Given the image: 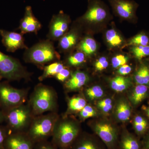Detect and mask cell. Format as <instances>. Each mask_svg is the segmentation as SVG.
<instances>
[{
  "instance_id": "d6986e66",
  "label": "cell",
  "mask_w": 149,
  "mask_h": 149,
  "mask_svg": "<svg viewBox=\"0 0 149 149\" xmlns=\"http://www.w3.org/2000/svg\"><path fill=\"white\" fill-rule=\"evenodd\" d=\"M87 104L86 100L82 96H75L68 99L67 110L63 116L79 113Z\"/></svg>"
},
{
  "instance_id": "74e56055",
  "label": "cell",
  "mask_w": 149,
  "mask_h": 149,
  "mask_svg": "<svg viewBox=\"0 0 149 149\" xmlns=\"http://www.w3.org/2000/svg\"><path fill=\"white\" fill-rule=\"evenodd\" d=\"M34 149H59L52 142L48 141H42L35 144Z\"/></svg>"
},
{
  "instance_id": "60d3db41",
  "label": "cell",
  "mask_w": 149,
  "mask_h": 149,
  "mask_svg": "<svg viewBox=\"0 0 149 149\" xmlns=\"http://www.w3.org/2000/svg\"><path fill=\"white\" fill-rule=\"evenodd\" d=\"M5 121L4 113L1 109L0 108V125Z\"/></svg>"
},
{
  "instance_id": "277c9868",
  "label": "cell",
  "mask_w": 149,
  "mask_h": 149,
  "mask_svg": "<svg viewBox=\"0 0 149 149\" xmlns=\"http://www.w3.org/2000/svg\"><path fill=\"white\" fill-rule=\"evenodd\" d=\"M60 56L56 51L54 43L49 40L37 43L26 49L24 55V61L44 68L45 65L59 61Z\"/></svg>"
},
{
  "instance_id": "7c38bea8",
  "label": "cell",
  "mask_w": 149,
  "mask_h": 149,
  "mask_svg": "<svg viewBox=\"0 0 149 149\" xmlns=\"http://www.w3.org/2000/svg\"><path fill=\"white\" fill-rule=\"evenodd\" d=\"M0 35L2 37V42L8 52H14L20 49H28L24 43L23 34L21 33L1 29Z\"/></svg>"
},
{
  "instance_id": "603a6c76",
  "label": "cell",
  "mask_w": 149,
  "mask_h": 149,
  "mask_svg": "<svg viewBox=\"0 0 149 149\" xmlns=\"http://www.w3.org/2000/svg\"><path fill=\"white\" fill-rule=\"evenodd\" d=\"M132 85L131 79L129 77L118 76L113 78L110 82V86L113 91L117 93L124 92Z\"/></svg>"
},
{
  "instance_id": "44dd1931",
  "label": "cell",
  "mask_w": 149,
  "mask_h": 149,
  "mask_svg": "<svg viewBox=\"0 0 149 149\" xmlns=\"http://www.w3.org/2000/svg\"><path fill=\"white\" fill-rule=\"evenodd\" d=\"M149 90L148 86L147 85H136L130 96V100L131 103L135 106L141 103L147 97Z\"/></svg>"
},
{
  "instance_id": "f1b7e54d",
  "label": "cell",
  "mask_w": 149,
  "mask_h": 149,
  "mask_svg": "<svg viewBox=\"0 0 149 149\" xmlns=\"http://www.w3.org/2000/svg\"><path fill=\"white\" fill-rule=\"evenodd\" d=\"M85 60V54L83 52H77L67 59L68 63L73 67L80 66L84 63Z\"/></svg>"
},
{
  "instance_id": "e575fe53",
  "label": "cell",
  "mask_w": 149,
  "mask_h": 149,
  "mask_svg": "<svg viewBox=\"0 0 149 149\" xmlns=\"http://www.w3.org/2000/svg\"><path fill=\"white\" fill-rule=\"evenodd\" d=\"M71 74L70 70L65 66L56 74L55 78L59 82L64 83L68 80Z\"/></svg>"
},
{
  "instance_id": "ac0fdd59",
  "label": "cell",
  "mask_w": 149,
  "mask_h": 149,
  "mask_svg": "<svg viewBox=\"0 0 149 149\" xmlns=\"http://www.w3.org/2000/svg\"><path fill=\"white\" fill-rule=\"evenodd\" d=\"M131 114V107L128 101L124 99L119 100L115 109L116 119L120 122H126L130 119Z\"/></svg>"
},
{
  "instance_id": "9a60e30c",
  "label": "cell",
  "mask_w": 149,
  "mask_h": 149,
  "mask_svg": "<svg viewBox=\"0 0 149 149\" xmlns=\"http://www.w3.org/2000/svg\"><path fill=\"white\" fill-rule=\"evenodd\" d=\"M104 143L91 135L81 133L68 149H107Z\"/></svg>"
},
{
  "instance_id": "d6a6232c",
  "label": "cell",
  "mask_w": 149,
  "mask_h": 149,
  "mask_svg": "<svg viewBox=\"0 0 149 149\" xmlns=\"http://www.w3.org/2000/svg\"><path fill=\"white\" fill-rule=\"evenodd\" d=\"M97 112L94 108L89 105H86L84 108L79 113L80 120H83L87 118L96 116Z\"/></svg>"
},
{
  "instance_id": "ffe728a7",
  "label": "cell",
  "mask_w": 149,
  "mask_h": 149,
  "mask_svg": "<svg viewBox=\"0 0 149 149\" xmlns=\"http://www.w3.org/2000/svg\"><path fill=\"white\" fill-rule=\"evenodd\" d=\"M78 40L77 32L74 30L65 33L59 40L58 47L63 51L69 50L77 44Z\"/></svg>"
},
{
  "instance_id": "f35d334b",
  "label": "cell",
  "mask_w": 149,
  "mask_h": 149,
  "mask_svg": "<svg viewBox=\"0 0 149 149\" xmlns=\"http://www.w3.org/2000/svg\"><path fill=\"white\" fill-rule=\"evenodd\" d=\"M132 68L130 65L125 64L118 68L117 72L120 75H125L129 74L132 71Z\"/></svg>"
},
{
  "instance_id": "ab89813d",
  "label": "cell",
  "mask_w": 149,
  "mask_h": 149,
  "mask_svg": "<svg viewBox=\"0 0 149 149\" xmlns=\"http://www.w3.org/2000/svg\"><path fill=\"white\" fill-rule=\"evenodd\" d=\"M142 142V149H149V131L143 136Z\"/></svg>"
},
{
  "instance_id": "52a82bcc",
  "label": "cell",
  "mask_w": 149,
  "mask_h": 149,
  "mask_svg": "<svg viewBox=\"0 0 149 149\" xmlns=\"http://www.w3.org/2000/svg\"><path fill=\"white\" fill-rule=\"evenodd\" d=\"M28 92L29 89H17L7 82L0 83V108L6 111L25 104Z\"/></svg>"
},
{
  "instance_id": "5bb4252c",
  "label": "cell",
  "mask_w": 149,
  "mask_h": 149,
  "mask_svg": "<svg viewBox=\"0 0 149 149\" xmlns=\"http://www.w3.org/2000/svg\"><path fill=\"white\" fill-rule=\"evenodd\" d=\"M42 24L33 14L32 8L27 6L25 8L24 17L20 21L19 28L22 34H36L41 29Z\"/></svg>"
},
{
  "instance_id": "484cf974",
  "label": "cell",
  "mask_w": 149,
  "mask_h": 149,
  "mask_svg": "<svg viewBox=\"0 0 149 149\" xmlns=\"http://www.w3.org/2000/svg\"><path fill=\"white\" fill-rule=\"evenodd\" d=\"M147 120L141 115L135 116L133 120V128L139 136H144L146 133L148 128Z\"/></svg>"
},
{
  "instance_id": "f546056e",
  "label": "cell",
  "mask_w": 149,
  "mask_h": 149,
  "mask_svg": "<svg viewBox=\"0 0 149 149\" xmlns=\"http://www.w3.org/2000/svg\"><path fill=\"white\" fill-rule=\"evenodd\" d=\"M149 38L144 34H140L132 38L128 43V45L133 46L148 45Z\"/></svg>"
},
{
  "instance_id": "8992f818",
  "label": "cell",
  "mask_w": 149,
  "mask_h": 149,
  "mask_svg": "<svg viewBox=\"0 0 149 149\" xmlns=\"http://www.w3.org/2000/svg\"><path fill=\"white\" fill-rule=\"evenodd\" d=\"M0 72L3 78L9 81L29 80L31 74L18 60L0 51Z\"/></svg>"
},
{
  "instance_id": "7a4b0ae2",
  "label": "cell",
  "mask_w": 149,
  "mask_h": 149,
  "mask_svg": "<svg viewBox=\"0 0 149 149\" xmlns=\"http://www.w3.org/2000/svg\"><path fill=\"white\" fill-rule=\"evenodd\" d=\"M81 133L77 120L67 116L59 118L56 123L51 142L59 149H68Z\"/></svg>"
},
{
  "instance_id": "83f0119b",
  "label": "cell",
  "mask_w": 149,
  "mask_h": 149,
  "mask_svg": "<svg viewBox=\"0 0 149 149\" xmlns=\"http://www.w3.org/2000/svg\"><path fill=\"white\" fill-rule=\"evenodd\" d=\"M85 93L86 97L92 101L101 98L104 95L103 90L99 85H95L87 88Z\"/></svg>"
},
{
  "instance_id": "d4e9b609",
  "label": "cell",
  "mask_w": 149,
  "mask_h": 149,
  "mask_svg": "<svg viewBox=\"0 0 149 149\" xmlns=\"http://www.w3.org/2000/svg\"><path fill=\"white\" fill-rule=\"evenodd\" d=\"M134 80L137 85L149 86V68L146 65H142L134 75Z\"/></svg>"
},
{
  "instance_id": "4fadbf2b",
  "label": "cell",
  "mask_w": 149,
  "mask_h": 149,
  "mask_svg": "<svg viewBox=\"0 0 149 149\" xmlns=\"http://www.w3.org/2000/svg\"><path fill=\"white\" fill-rule=\"evenodd\" d=\"M114 13L123 19L135 17L138 5L130 0H109Z\"/></svg>"
},
{
  "instance_id": "3957f363",
  "label": "cell",
  "mask_w": 149,
  "mask_h": 149,
  "mask_svg": "<svg viewBox=\"0 0 149 149\" xmlns=\"http://www.w3.org/2000/svg\"><path fill=\"white\" fill-rule=\"evenodd\" d=\"M57 112L35 116L26 133L35 144L52 138L56 123L60 117Z\"/></svg>"
},
{
  "instance_id": "b9f144b4",
  "label": "cell",
  "mask_w": 149,
  "mask_h": 149,
  "mask_svg": "<svg viewBox=\"0 0 149 149\" xmlns=\"http://www.w3.org/2000/svg\"><path fill=\"white\" fill-rule=\"evenodd\" d=\"M146 113L147 115H148V116L149 117V108L146 109Z\"/></svg>"
},
{
  "instance_id": "30bf717a",
  "label": "cell",
  "mask_w": 149,
  "mask_h": 149,
  "mask_svg": "<svg viewBox=\"0 0 149 149\" xmlns=\"http://www.w3.org/2000/svg\"><path fill=\"white\" fill-rule=\"evenodd\" d=\"M108 15V9L103 3L100 0H90L88 10L81 19L86 22L97 23L103 21Z\"/></svg>"
},
{
  "instance_id": "5b68a950",
  "label": "cell",
  "mask_w": 149,
  "mask_h": 149,
  "mask_svg": "<svg viewBox=\"0 0 149 149\" xmlns=\"http://www.w3.org/2000/svg\"><path fill=\"white\" fill-rule=\"evenodd\" d=\"M3 111L10 133L26 132L35 117L28 103Z\"/></svg>"
},
{
  "instance_id": "2e32d148",
  "label": "cell",
  "mask_w": 149,
  "mask_h": 149,
  "mask_svg": "<svg viewBox=\"0 0 149 149\" xmlns=\"http://www.w3.org/2000/svg\"><path fill=\"white\" fill-rule=\"evenodd\" d=\"M88 80L89 77L85 72L80 70L74 71L65 82V89L68 92L79 91L86 85Z\"/></svg>"
},
{
  "instance_id": "d590c367",
  "label": "cell",
  "mask_w": 149,
  "mask_h": 149,
  "mask_svg": "<svg viewBox=\"0 0 149 149\" xmlns=\"http://www.w3.org/2000/svg\"><path fill=\"white\" fill-rule=\"evenodd\" d=\"M10 131L6 125H0V149H4V145Z\"/></svg>"
},
{
  "instance_id": "e0dca14e",
  "label": "cell",
  "mask_w": 149,
  "mask_h": 149,
  "mask_svg": "<svg viewBox=\"0 0 149 149\" xmlns=\"http://www.w3.org/2000/svg\"><path fill=\"white\" fill-rule=\"evenodd\" d=\"M142 142L132 133L123 130L119 138L117 149H142Z\"/></svg>"
},
{
  "instance_id": "8fae6325",
  "label": "cell",
  "mask_w": 149,
  "mask_h": 149,
  "mask_svg": "<svg viewBox=\"0 0 149 149\" xmlns=\"http://www.w3.org/2000/svg\"><path fill=\"white\" fill-rule=\"evenodd\" d=\"M35 146L26 132L10 133L5 142L4 149H34Z\"/></svg>"
},
{
  "instance_id": "7402d4cb",
  "label": "cell",
  "mask_w": 149,
  "mask_h": 149,
  "mask_svg": "<svg viewBox=\"0 0 149 149\" xmlns=\"http://www.w3.org/2000/svg\"><path fill=\"white\" fill-rule=\"evenodd\" d=\"M62 63L59 61L54 62L45 66L42 74L39 77V80L42 81L47 78L55 77L56 74L65 67Z\"/></svg>"
},
{
  "instance_id": "8d00e7d4",
  "label": "cell",
  "mask_w": 149,
  "mask_h": 149,
  "mask_svg": "<svg viewBox=\"0 0 149 149\" xmlns=\"http://www.w3.org/2000/svg\"><path fill=\"white\" fill-rule=\"evenodd\" d=\"M108 65L109 62L106 58L102 57L96 61L95 63V68L97 71H101L106 69Z\"/></svg>"
},
{
  "instance_id": "cb8c5ba5",
  "label": "cell",
  "mask_w": 149,
  "mask_h": 149,
  "mask_svg": "<svg viewBox=\"0 0 149 149\" xmlns=\"http://www.w3.org/2000/svg\"><path fill=\"white\" fill-rule=\"evenodd\" d=\"M78 48V49L84 53L85 55H91L97 50V43L93 38L86 37L79 43Z\"/></svg>"
},
{
  "instance_id": "7bdbcfd3",
  "label": "cell",
  "mask_w": 149,
  "mask_h": 149,
  "mask_svg": "<svg viewBox=\"0 0 149 149\" xmlns=\"http://www.w3.org/2000/svg\"><path fill=\"white\" fill-rule=\"evenodd\" d=\"M3 77L2 76L1 74V72H0V80H1L2 79Z\"/></svg>"
},
{
  "instance_id": "836d02e7",
  "label": "cell",
  "mask_w": 149,
  "mask_h": 149,
  "mask_svg": "<svg viewBox=\"0 0 149 149\" xmlns=\"http://www.w3.org/2000/svg\"><path fill=\"white\" fill-rule=\"evenodd\" d=\"M128 60V57L126 56L121 54L118 55L112 58V66L114 68H118L126 64Z\"/></svg>"
},
{
  "instance_id": "9c48e42d",
  "label": "cell",
  "mask_w": 149,
  "mask_h": 149,
  "mask_svg": "<svg viewBox=\"0 0 149 149\" xmlns=\"http://www.w3.org/2000/svg\"><path fill=\"white\" fill-rule=\"evenodd\" d=\"M69 16L61 11L52 17L49 26L47 37L51 41L59 40L66 33L69 26Z\"/></svg>"
},
{
  "instance_id": "4316f807",
  "label": "cell",
  "mask_w": 149,
  "mask_h": 149,
  "mask_svg": "<svg viewBox=\"0 0 149 149\" xmlns=\"http://www.w3.org/2000/svg\"><path fill=\"white\" fill-rule=\"evenodd\" d=\"M105 36L107 42L111 47H115L122 45L123 41L122 37L114 29L108 30Z\"/></svg>"
},
{
  "instance_id": "4dcf8cb0",
  "label": "cell",
  "mask_w": 149,
  "mask_h": 149,
  "mask_svg": "<svg viewBox=\"0 0 149 149\" xmlns=\"http://www.w3.org/2000/svg\"><path fill=\"white\" fill-rule=\"evenodd\" d=\"M131 50L135 57L139 60L149 56V45L134 46Z\"/></svg>"
},
{
  "instance_id": "1f68e13d",
  "label": "cell",
  "mask_w": 149,
  "mask_h": 149,
  "mask_svg": "<svg viewBox=\"0 0 149 149\" xmlns=\"http://www.w3.org/2000/svg\"><path fill=\"white\" fill-rule=\"evenodd\" d=\"M97 107L104 113H109L113 107V102L109 98L103 99L98 102Z\"/></svg>"
},
{
  "instance_id": "6da1fadb",
  "label": "cell",
  "mask_w": 149,
  "mask_h": 149,
  "mask_svg": "<svg viewBox=\"0 0 149 149\" xmlns=\"http://www.w3.org/2000/svg\"><path fill=\"white\" fill-rule=\"evenodd\" d=\"M27 103L35 116L46 112H57L56 92L50 86L39 83L35 86Z\"/></svg>"
},
{
  "instance_id": "ba28073f",
  "label": "cell",
  "mask_w": 149,
  "mask_h": 149,
  "mask_svg": "<svg viewBox=\"0 0 149 149\" xmlns=\"http://www.w3.org/2000/svg\"><path fill=\"white\" fill-rule=\"evenodd\" d=\"M91 128L107 149H117L119 134L116 127L109 122L101 120L94 123Z\"/></svg>"
}]
</instances>
